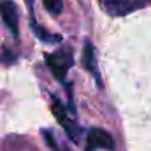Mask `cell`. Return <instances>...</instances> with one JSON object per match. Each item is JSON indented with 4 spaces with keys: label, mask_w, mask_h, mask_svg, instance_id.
Masks as SVG:
<instances>
[{
    "label": "cell",
    "mask_w": 151,
    "mask_h": 151,
    "mask_svg": "<svg viewBox=\"0 0 151 151\" xmlns=\"http://www.w3.org/2000/svg\"><path fill=\"white\" fill-rule=\"evenodd\" d=\"M46 63L50 68L52 75L55 76L59 81H62L65 85V78L68 70L72 68L73 65V52L68 47H62L60 50L52 54H47L46 55Z\"/></svg>",
    "instance_id": "obj_1"
},
{
    "label": "cell",
    "mask_w": 151,
    "mask_h": 151,
    "mask_svg": "<svg viewBox=\"0 0 151 151\" xmlns=\"http://www.w3.org/2000/svg\"><path fill=\"white\" fill-rule=\"evenodd\" d=\"M52 112H54V115H55V119L59 120V124L62 125L63 128H65V132L68 133V137L72 138V140H75V141L78 140L80 128L76 127V124L68 117V114H67V111H65V106H63L57 98H54V102H52Z\"/></svg>",
    "instance_id": "obj_2"
},
{
    "label": "cell",
    "mask_w": 151,
    "mask_h": 151,
    "mask_svg": "<svg viewBox=\"0 0 151 151\" xmlns=\"http://www.w3.org/2000/svg\"><path fill=\"white\" fill-rule=\"evenodd\" d=\"M114 146V140L112 137L102 128H91L88 132V151L89 150H112Z\"/></svg>",
    "instance_id": "obj_3"
},
{
    "label": "cell",
    "mask_w": 151,
    "mask_h": 151,
    "mask_svg": "<svg viewBox=\"0 0 151 151\" xmlns=\"http://www.w3.org/2000/svg\"><path fill=\"white\" fill-rule=\"evenodd\" d=\"M2 18H4V23L8 26L10 33L17 37L18 36V10L13 2L5 0L2 4Z\"/></svg>",
    "instance_id": "obj_4"
},
{
    "label": "cell",
    "mask_w": 151,
    "mask_h": 151,
    "mask_svg": "<svg viewBox=\"0 0 151 151\" xmlns=\"http://www.w3.org/2000/svg\"><path fill=\"white\" fill-rule=\"evenodd\" d=\"M83 63H85L86 70L96 78L99 83V73H98V63H96V54H94V46L89 42L88 39L85 41V47H83Z\"/></svg>",
    "instance_id": "obj_5"
},
{
    "label": "cell",
    "mask_w": 151,
    "mask_h": 151,
    "mask_svg": "<svg viewBox=\"0 0 151 151\" xmlns=\"http://www.w3.org/2000/svg\"><path fill=\"white\" fill-rule=\"evenodd\" d=\"M31 28H33V33H34V36H36L39 41H42V42L55 44V42H60V41H62V37H60L59 34L47 33V31L44 29V28L41 26V24H37L36 21H34V17H31Z\"/></svg>",
    "instance_id": "obj_6"
},
{
    "label": "cell",
    "mask_w": 151,
    "mask_h": 151,
    "mask_svg": "<svg viewBox=\"0 0 151 151\" xmlns=\"http://www.w3.org/2000/svg\"><path fill=\"white\" fill-rule=\"evenodd\" d=\"M42 4H44V8L54 17L60 15L63 10V0H42Z\"/></svg>",
    "instance_id": "obj_7"
},
{
    "label": "cell",
    "mask_w": 151,
    "mask_h": 151,
    "mask_svg": "<svg viewBox=\"0 0 151 151\" xmlns=\"http://www.w3.org/2000/svg\"><path fill=\"white\" fill-rule=\"evenodd\" d=\"M42 135H44V138H46V141H47L50 150H54V151H70V150H67V148H60L59 145H57V140H55V137H54V133L44 130Z\"/></svg>",
    "instance_id": "obj_8"
},
{
    "label": "cell",
    "mask_w": 151,
    "mask_h": 151,
    "mask_svg": "<svg viewBox=\"0 0 151 151\" xmlns=\"http://www.w3.org/2000/svg\"><path fill=\"white\" fill-rule=\"evenodd\" d=\"M33 4H34V0H26V5H28V7H29L31 13H33Z\"/></svg>",
    "instance_id": "obj_9"
}]
</instances>
